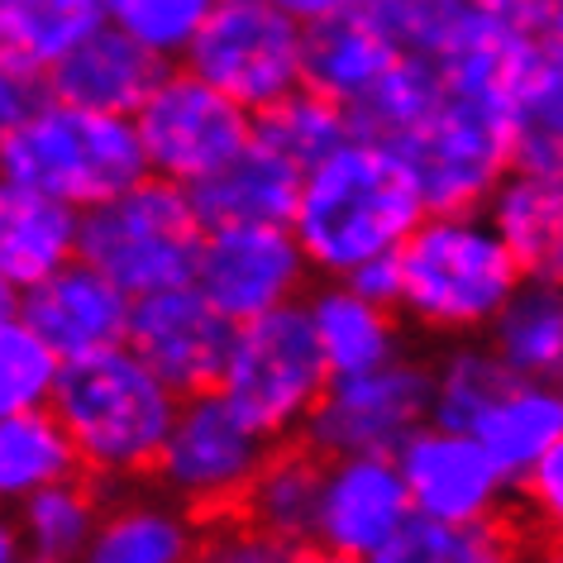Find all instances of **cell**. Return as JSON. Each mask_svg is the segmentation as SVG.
<instances>
[{
	"label": "cell",
	"instance_id": "cell-28",
	"mask_svg": "<svg viewBox=\"0 0 563 563\" xmlns=\"http://www.w3.org/2000/svg\"><path fill=\"white\" fill-rule=\"evenodd\" d=\"M106 492L96 477H67V483L38 492L24 506H15L24 549H30L34 563H81L87 554L96 526H101L106 511Z\"/></svg>",
	"mask_w": 563,
	"mask_h": 563
},
{
	"label": "cell",
	"instance_id": "cell-6",
	"mask_svg": "<svg viewBox=\"0 0 563 563\" xmlns=\"http://www.w3.org/2000/svg\"><path fill=\"white\" fill-rule=\"evenodd\" d=\"M325 387L330 368L306 306H282L273 316L244 320L234 330L230 358L216 383L220 397L273 444L301 440Z\"/></svg>",
	"mask_w": 563,
	"mask_h": 563
},
{
	"label": "cell",
	"instance_id": "cell-16",
	"mask_svg": "<svg viewBox=\"0 0 563 563\" xmlns=\"http://www.w3.org/2000/svg\"><path fill=\"white\" fill-rule=\"evenodd\" d=\"M416 516L397 454H334L325 459L316 540L368 563Z\"/></svg>",
	"mask_w": 563,
	"mask_h": 563
},
{
	"label": "cell",
	"instance_id": "cell-41",
	"mask_svg": "<svg viewBox=\"0 0 563 563\" xmlns=\"http://www.w3.org/2000/svg\"><path fill=\"white\" fill-rule=\"evenodd\" d=\"M473 5H477V15L497 20L501 30L549 38V10H554V0H473Z\"/></svg>",
	"mask_w": 563,
	"mask_h": 563
},
{
	"label": "cell",
	"instance_id": "cell-32",
	"mask_svg": "<svg viewBox=\"0 0 563 563\" xmlns=\"http://www.w3.org/2000/svg\"><path fill=\"white\" fill-rule=\"evenodd\" d=\"M516 167L563 173V44L544 38L511 110Z\"/></svg>",
	"mask_w": 563,
	"mask_h": 563
},
{
	"label": "cell",
	"instance_id": "cell-35",
	"mask_svg": "<svg viewBox=\"0 0 563 563\" xmlns=\"http://www.w3.org/2000/svg\"><path fill=\"white\" fill-rule=\"evenodd\" d=\"M63 358L20 311L0 320V416L53 406Z\"/></svg>",
	"mask_w": 563,
	"mask_h": 563
},
{
	"label": "cell",
	"instance_id": "cell-24",
	"mask_svg": "<svg viewBox=\"0 0 563 563\" xmlns=\"http://www.w3.org/2000/svg\"><path fill=\"white\" fill-rule=\"evenodd\" d=\"M320 492H325V454L306 440H282L263 459L239 511L282 540L311 544L320 526Z\"/></svg>",
	"mask_w": 563,
	"mask_h": 563
},
{
	"label": "cell",
	"instance_id": "cell-45",
	"mask_svg": "<svg viewBox=\"0 0 563 563\" xmlns=\"http://www.w3.org/2000/svg\"><path fill=\"white\" fill-rule=\"evenodd\" d=\"M20 297H24V291H20V287H15V282H10L5 273H0V320L20 311Z\"/></svg>",
	"mask_w": 563,
	"mask_h": 563
},
{
	"label": "cell",
	"instance_id": "cell-30",
	"mask_svg": "<svg viewBox=\"0 0 563 563\" xmlns=\"http://www.w3.org/2000/svg\"><path fill=\"white\" fill-rule=\"evenodd\" d=\"M511 368L487 340H449L430 358V420L449 430H473L483 411L511 383Z\"/></svg>",
	"mask_w": 563,
	"mask_h": 563
},
{
	"label": "cell",
	"instance_id": "cell-38",
	"mask_svg": "<svg viewBox=\"0 0 563 563\" xmlns=\"http://www.w3.org/2000/svg\"><path fill=\"white\" fill-rule=\"evenodd\" d=\"M297 549L301 544L263 530L244 511H230L201 526V544H196L191 563H297Z\"/></svg>",
	"mask_w": 563,
	"mask_h": 563
},
{
	"label": "cell",
	"instance_id": "cell-27",
	"mask_svg": "<svg viewBox=\"0 0 563 563\" xmlns=\"http://www.w3.org/2000/svg\"><path fill=\"white\" fill-rule=\"evenodd\" d=\"M483 340L516 377L563 383V282L526 277Z\"/></svg>",
	"mask_w": 563,
	"mask_h": 563
},
{
	"label": "cell",
	"instance_id": "cell-10",
	"mask_svg": "<svg viewBox=\"0 0 563 563\" xmlns=\"http://www.w3.org/2000/svg\"><path fill=\"white\" fill-rule=\"evenodd\" d=\"M397 153L411 163L430 210H487L516 167L511 115L444 91L440 110Z\"/></svg>",
	"mask_w": 563,
	"mask_h": 563
},
{
	"label": "cell",
	"instance_id": "cell-36",
	"mask_svg": "<svg viewBox=\"0 0 563 563\" xmlns=\"http://www.w3.org/2000/svg\"><path fill=\"white\" fill-rule=\"evenodd\" d=\"M101 5L110 30L130 34L163 63H181L220 0H101Z\"/></svg>",
	"mask_w": 563,
	"mask_h": 563
},
{
	"label": "cell",
	"instance_id": "cell-11",
	"mask_svg": "<svg viewBox=\"0 0 563 563\" xmlns=\"http://www.w3.org/2000/svg\"><path fill=\"white\" fill-rule=\"evenodd\" d=\"M420 426H430V358L401 354L383 368L330 377L301 440L334 454H397Z\"/></svg>",
	"mask_w": 563,
	"mask_h": 563
},
{
	"label": "cell",
	"instance_id": "cell-2",
	"mask_svg": "<svg viewBox=\"0 0 563 563\" xmlns=\"http://www.w3.org/2000/svg\"><path fill=\"white\" fill-rule=\"evenodd\" d=\"M526 282L487 210H430L397 249V311L430 340H483Z\"/></svg>",
	"mask_w": 563,
	"mask_h": 563
},
{
	"label": "cell",
	"instance_id": "cell-9",
	"mask_svg": "<svg viewBox=\"0 0 563 563\" xmlns=\"http://www.w3.org/2000/svg\"><path fill=\"white\" fill-rule=\"evenodd\" d=\"M134 130L153 177L196 187L210 173H220L239 148L253 144L258 115L220 87H210L187 63H173L158 87L148 91V101L139 106Z\"/></svg>",
	"mask_w": 563,
	"mask_h": 563
},
{
	"label": "cell",
	"instance_id": "cell-12",
	"mask_svg": "<svg viewBox=\"0 0 563 563\" xmlns=\"http://www.w3.org/2000/svg\"><path fill=\"white\" fill-rule=\"evenodd\" d=\"M311 258L291 224H216L196 258V287L234 325L301 306L311 291Z\"/></svg>",
	"mask_w": 563,
	"mask_h": 563
},
{
	"label": "cell",
	"instance_id": "cell-26",
	"mask_svg": "<svg viewBox=\"0 0 563 563\" xmlns=\"http://www.w3.org/2000/svg\"><path fill=\"white\" fill-rule=\"evenodd\" d=\"M67 477H81V459L53 406L0 416V506L5 511Z\"/></svg>",
	"mask_w": 563,
	"mask_h": 563
},
{
	"label": "cell",
	"instance_id": "cell-33",
	"mask_svg": "<svg viewBox=\"0 0 563 563\" xmlns=\"http://www.w3.org/2000/svg\"><path fill=\"white\" fill-rule=\"evenodd\" d=\"M258 139L273 144L277 153H287L301 173H311L316 163H325L334 148H344L354 139V120H349L340 101H330V96L311 87H297L258 115Z\"/></svg>",
	"mask_w": 563,
	"mask_h": 563
},
{
	"label": "cell",
	"instance_id": "cell-39",
	"mask_svg": "<svg viewBox=\"0 0 563 563\" xmlns=\"http://www.w3.org/2000/svg\"><path fill=\"white\" fill-rule=\"evenodd\" d=\"M516 506L526 516V526L554 554H563V440L516 483Z\"/></svg>",
	"mask_w": 563,
	"mask_h": 563
},
{
	"label": "cell",
	"instance_id": "cell-8",
	"mask_svg": "<svg viewBox=\"0 0 563 563\" xmlns=\"http://www.w3.org/2000/svg\"><path fill=\"white\" fill-rule=\"evenodd\" d=\"M267 454H273V440L263 430H253L210 387L196 391V397H181V411L163 444L158 468H153V483L173 492L181 506H191L201 520H216L244 506Z\"/></svg>",
	"mask_w": 563,
	"mask_h": 563
},
{
	"label": "cell",
	"instance_id": "cell-25",
	"mask_svg": "<svg viewBox=\"0 0 563 563\" xmlns=\"http://www.w3.org/2000/svg\"><path fill=\"white\" fill-rule=\"evenodd\" d=\"M506 473L526 477L549 449L563 440V391L559 383H534V377H511L501 397L487 406L483 420L468 430Z\"/></svg>",
	"mask_w": 563,
	"mask_h": 563
},
{
	"label": "cell",
	"instance_id": "cell-49",
	"mask_svg": "<svg viewBox=\"0 0 563 563\" xmlns=\"http://www.w3.org/2000/svg\"><path fill=\"white\" fill-rule=\"evenodd\" d=\"M30 563H34V559H30Z\"/></svg>",
	"mask_w": 563,
	"mask_h": 563
},
{
	"label": "cell",
	"instance_id": "cell-20",
	"mask_svg": "<svg viewBox=\"0 0 563 563\" xmlns=\"http://www.w3.org/2000/svg\"><path fill=\"white\" fill-rule=\"evenodd\" d=\"M301 181L306 173L287 153H277L253 134V144L239 148L220 173L196 181L191 201L201 210L206 230H216V224H291L301 201Z\"/></svg>",
	"mask_w": 563,
	"mask_h": 563
},
{
	"label": "cell",
	"instance_id": "cell-48",
	"mask_svg": "<svg viewBox=\"0 0 563 563\" xmlns=\"http://www.w3.org/2000/svg\"><path fill=\"white\" fill-rule=\"evenodd\" d=\"M559 391H563V383H559Z\"/></svg>",
	"mask_w": 563,
	"mask_h": 563
},
{
	"label": "cell",
	"instance_id": "cell-46",
	"mask_svg": "<svg viewBox=\"0 0 563 563\" xmlns=\"http://www.w3.org/2000/svg\"><path fill=\"white\" fill-rule=\"evenodd\" d=\"M497 563H554V559H540V554H526V549H506Z\"/></svg>",
	"mask_w": 563,
	"mask_h": 563
},
{
	"label": "cell",
	"instance_id": "cell-5",
	"mask_svg": "<svg viewBox=\"0 0 563 563\" xmlns=\"http://www.w3.org/2000/svg\"><path fill=\"white\" fill-rule=\"evenodd\" d=\"M201 244L206 220L191 187L163 177H144L130 191L81 210V258L120 282L134 301L191 282Z\"/></svg>",
	"mask_w": 563,
	"mask_h": 563
},
{
	"label": "cell",
	"instance_id": "cell-4",
	"mask_svg": "<svg viewBox=\"0 0 563 563\" xmlns=\"http://www.w3.org/2000/svg\"><path fill=\"white\" fill-rule=\"evenodd\" d=\"M0 177L44 191L53 201H67L73 210H91L153 173L134 115H106V110L48 96L0 144Z\"/></svg>",
	"mask_w": 563,
	"mask_h": 563
},
{
	"label": "cell",
	"instance_id": "cell-42",
	"mask_svg": "<svg viewBox=\"0 0 563 563\" xmlns=\"http://www.w3.org/2000/svg\"><path fill=\"white\" fill-rule=\"evenodd\" d=\"M282 10H287L297 24L306 30H316V24H330V20H344V15H358V10H368L373 0H277Z\"/></svg>",
	"mask_w": 563,
	"mask_h": 563
},
{
	"label": "cell",
	"instance_id": "cell-44",
	"mask_svg": "<svg viewBox=\"0 0 563 563\" xmlns=\"http://www.w3.org/2000/svg\"><path fill=\"white\" fill-rule=\"evenodd\" d=\"M297 563H363V559H349V554H340V549H330V544L311 540V544H301V549H297Z\"/></svg>",
	"mask_w": 563,
	"mask_h": 563
},
{
	"label": "cell",
	"instance_id": "cell-23",
	"mask_svg": "<svg viewBox=\"0 0 563 563\" xmlns=\"http://www.w3.org/2000/svg\"><path fill=\"white\" fill-rule=\"evenodd\" d=\"M492 224L516 253L520 273L534 282H563V173L511 167L487 201Z\"/></svg>",
	"mask_w": 563,
	"mask_h": 563
},
{
	"label": "cell",
	"instance_id": "cell-7",
	"mask_svg": "<svg viewBox=\"0 0 563 563\" xmlns=\"http://www.w3.org/2000/svg\"><path fill=\"white\" fill-rule=\"evenodd\" d=\"M181 63L263 115L282 96L306 87V24L277 0H220Z\"/></svg>",
	"mask_w": 563,
	"mask_h": 563
},
{
	"label": "cell",
	"instance_id": "cell-40",
	"mask_svg": "<svg viewBox=\"0 0 563 563\" xmlns=\"http://www.w3.org/2000/svg\"><path fill=\"white\" fill-rule=\"evenodd\" d=\"M48 96H53L48 91V73H38V67L10 58V53H0V144H5L24 120H30Z\"/></svg>",
	"mask_w": 563,
	"mask_h": 563
},
{
	"label": "cell",
	"instance_id": "cell-34",
	"mask_svg": "<svg viewBox=\"0 0 563 563\" xmlns=\"http://www.w3.org/2000/svg\"><path fill=\"white\" fill-rule=\"evenodd\" d=\"M511 540L501 526H454V520L411 516L368 563H497Z\"/></svg>",
	"mask_w": 563,
	"mask_h": 563
},
{
	"label": "cell",
	"instance_id": "cell-43",
	"mask_svg": "<svg viewBox=\"0 0 563 563\" xmlns=\"http://www.w3.org/2000/svg\"><path fill=\"white\" fill-rule=\"evenodd\" d=\"M0 563H30L20 520H15V511H5V506H0Z\"/></svg>",
	"mask_w": 563,
	"mask_h": 563
},
{
	"label": "cell",
	"instance_id": "cell-3",
	"mask_svg": "<svg viewBox=\"0 0 563 563\" xmlns=\"http://www.w3.org/2000/svg\"><path fill=\"white\" fill-rule=\"evenodd\" d=\"M53 411L73 434L81 473L101 487H130L148 483L158 468L181 411V391L167 387L148 358L120 344L96 358L63 363Z\"/></svg>",
	"mask_w": 563,
	"mask_h": 563
},
{
	"label": "cell",
	"instance_id": "cell-17",
	"mask_svg": "<svg viewBox=\"0 0 563 563\" xmlns=\"http://www.w3.org/2000/svg\"><path fill=\"white\" fill-rule=\"evenodd\" d=\"M206 520L158 483L106 492V511L81 563H191Z\"/></svg>",
	"mask_w": 563,
	"mask_h": 563
},
{
	"label": "cell",
	"instance_id": "cell-14",
	"mask_svg": "<svg viewBox=\"0 0 563 563\" xmlns=\"http://www.w3.org/2000/svg\"><path fill=\"white\" fill-rule=\"evenodd\" d=\"M234 330L239 325L196 282H181V287L148 291L134 301L130 349L139 358H148L153 373L173 391L196 397V391H210L220 383Z\"/></svg>",
	"mask_w": 563,
	"mask_h": 563
},
{
	"label": "cell",
	"instance_id": "cell-18",
	"mask_svg": "<svg viewBox=\"0 0 563 563\" xmlns=\"http://www.w3.org/2000/svg\"><path fill=\"white\" fill-rule=\"evenodd\" d=\"M306 316H311L316 344L325 354L330 377H354L368 368H383V363L411 354L406 349V320L391 301H377L368 291H358L354 282L340 277H320L311 291H306Z\"/></svg>",
	"mask_w": 563,
	"mask_h": 563
},
{
	"label": "cell",
	"instance_id": "cell-37",
	"mask_svg": "<svg viewBox=\"0 0 563 563\" xmlns=\"http://www.w3.org/2000/svg\"><path fill=\"white\" fill-rule=\"evenodd\" d=\"M368 15L397 38L401 53L440 63L473 20V0H373Z\"/></svg>",
	"mask_w": 563,
	"mask_h": 563
},
{
	"label": "cell",
	"instance_id": "cell-31",
	"mask_svg": "<svg viewBox=\"0 0 563 563\" xmlns=\"http://www.w3.org/2000/svg\"><path fill=\"white\" fill-rule=\"evenodd\" d=\"M440 101H444L440 67L430 58H416V53H401V63L349 110V120H354V134L397 148L440 110Z\"/></svg>",
	"mask_w": 563,
	"mask_h": 563
},
{
	"label": "cell",
	"instance_id": "cell-1",
	"mask_svg": "<svg viewBox=\"0 0 563 563\" xmlns=\"http://www.w3.org/2000/svg\"><path fill=\"white\" fill-rule=\"evenodd\" d=\"M430 216L411 163L391 144L354 134L316 163L301 181V201L291 216L316 277H354L368 263L397 258L411 230Z\"/></svg>",
	"mask_w": 563,
	"mask_h": 563
},
{
	"label": "cell",
	"instance_id": "cell-22",
	"mask_svg": "<svg viewBox=\"0 0 563 563\" xmlns=\"http://www.w3.org/2000/svg\"><path fill=\"white\" fill-rule=\"evenodd\" d=\"M401 63V48L368 10L306 30V87L354 110L391 67Z\"/></svg>",
	"mask_w": 563,
	"mask_h": 563
},
{
	"label": "cell",
	"instance_id": "cell-15",
	"mask_svg": "<svg viewBox=\"0 0 563 563\" xmlns=\"http://www.w3.org/2000/svg\"><path fill=\"white\" fill-rule=\"evenodd\" d=\"M20 316L53 344L63 363L96 358L106 349L130 344V320H134V297L110 282L101 267L87 258L58 267L53 277L24 287Z\"/></svg>",
	"mask_w": 563,
	"mask_h": 563
},
{
	"label": "cell",
	"instance_id": "cell-19",
	"mask_svg": "<svg viewBox=\"0 0 563 563\" xmlns=\"http://www.w3.org/2000/svg\"><path fill=\"white\" fill-rule=\"evenodd\" d=\"M167 67L173 63H163L158 53L134 44L130 34L101 24L48 73V91L58 101L106 110V115H139V106L148 101V91L163 81Z\"/></svg>",
	"mask_w": 563,
	"mask_h": 563
},
{
	"label": "cell",
	"instance_id": "cell-29",
	"mask_svg": "<svg viewBox=\"0 0 563 563\" xmlns=\"http://www.w3.org/2000/svg\"><path fill=\"white\" fill-rule=\"evenodd\" d=\"M101 24V0H0V53L53 73Z\"/></svg>",
	"mask_w": 563,
	"mask_h": 563
},
{
	"label": "cell",
	"instance_id": "cell-13",
	"mask_svg": "<svg viewBox=\"0 0 563 563\" xmlns=\"http://www.w3.org/2000/svg\"><path fill=\"white\" fill-rule=\"evenodd\" d=\"M397 463L411 487L416 516L454 520V526H501L516 497V477L487 454L477 434L434 420L397 449Z\"/></svg>",
	"mask_w": 563,
	"mask_h": 563
},
{
	"label": "cell",
	"instance_id": "cell-47",
	"mask_svg": "<svg viewBox=\"0 0 563 563\" xmlns=\"http://www.w3.org/2000/svg\"><path fill=\"white\" fill-rule=\"evenodd\" d=\"M549 559H554V563H563V554H549Z\"/></svg>",
	"mask_w": 563,
	"mask_h": 563
},
{
	"label": "cell",
	"instance_id": "cell-21",
	"mask_svg": "<svg viewBox=\"0 0 563 563\" xmlns=\"http://www.w3.org/2000/svg\"><path fill=\"white\" fill-rule=\"evenodd\" d=\"M77 258H81V210L0 177V273L24 291Z\"/></svg>",
	"mask_w": 563,
	"mask_h": 563
}]
</instances>
